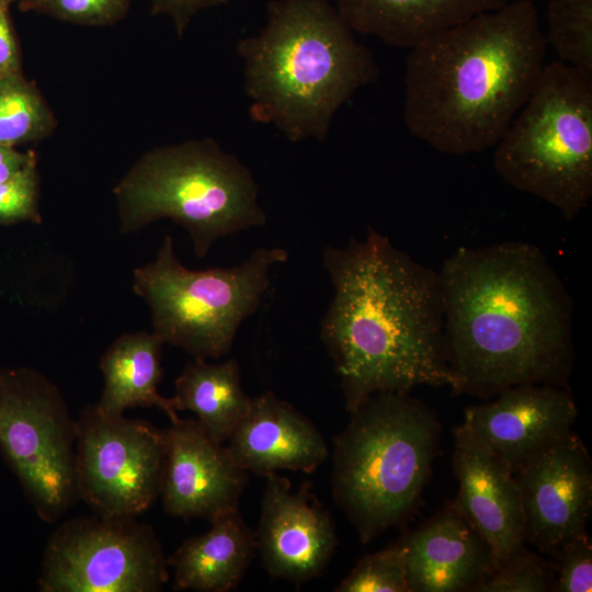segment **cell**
<instances>
[{
	"mask_svg": "<svg viewBox=\"0 0 592 592\" xmlns=\"http://www.w3.org/2000/svg\"><path fill=\"white\" fill-rule=\"evenodd\" d=\"M439 272L452 392L568 387L573 304L545 252L524 241L459 247Z\"/></svg>",
	"mask_w": 592,
	"mask_h": 592,
	"instance_id": "obj_1",
	"label": "cell"
},
{
	"mask_svg": "<svg viewBox=\"0 0 592 592\" xmlns=\"http://www.w3.org/2000/svg\"><path fill=\"white\" fill-rule=\"evenodd\" d=\"M333 298L320 338L350 413L382 391L453 386L439 272L368 228L363 240L326 247Z\"/></svg>",
	"mask_w": 592,
	"mask_h": 592,
	"instance_id": "obj_2",
	"label": "cell"
},
{
	"mask_svg": "<svg viewBox=\"0 0 592 592\" xmlns=\"http://www.w3.org/2000/svg\"><path fill=\"white\" fill-rule=\"evenodd\" d=\"M546 49L532 0L508 2L410 48L408 130L443 153L494 147L535 87Z\"/></svg>",
	"mask_w": 592,
	"mask_h": 592,
	"instance_id": "obj_3",
	"label": "cell"
},
{
	"mask_svg": "<svg viewBox=\"0 0 592 592\" xmlns=\"http://www.w3.org/2000/svg\"><path fill=\"white\" fill-rule=\"evenodd\" d=\"M243 88L253 122L289 141H322L338 110L379 69L329 0H271L266 22L240 38Z\"/></svg>",
	"mask_w": 592,
	"mask_h": 592,
	"instance_id": "obj_4",
	"label": "cell"
},
{
	"mask_svg": "<svg viewBox=\"0 0 592 592\" xmlns=\"http://www.w3.org/2000/svg\"><path fill=\"white\" fill-rule=\"evenodd\" d=\"M350 414L333 441L332 492L365 544L418 505L441 425L421 400L400 391L376 392Z\"/></svg>",
	"mask_w": 592,
	"mask_h": 592,
	"instance_id": "obj_5",
	"label": "cell"
},
{
	"mask_svg": "<svg viewBox=\"0 0 592 592\" xmlns=\"http://www.w3.org/2000/svg\"><path fill=\"white\" fill-rule=\"evenodd\" d=\"M113 193L122 234L169 218L187 231L198 258L219 238L266 221L252 172L212 138L147 151Z\"/></svg>",
	"mask_w": 592,
	"mask_h": 592,
	"instance_id": "obj_6",
	"label": "cell"
},
{
	"mask_svg": "<svg viewBox=\"0 0 592 592\" xmlns=\"http://www.w3.org/2000/svg\"><path fill=\"white\" fill-rule=\"evenodd\" d=\"M494 147L506 184L573 220L592 196V77L559 60L545 65Z\"/></svg>",
	"mask_w": 592,
	"mask_h": 592,
	"instance_id": "obj_7",
	"label": "cell"
},
{
	"mask_svg": "<svg viewBox=\"0 0 592 592\" xmlns=\"http://www.w3.org/2000/svg\"><path fill=\"white\" fill-rule=\"evenodd\" d=\"M287 258L283 248H259L239 265L194 271L166 236L155 260L134 270L133 289L149 306L152 332L163 343L194 358H218L260 306L272 266Z\"/></svg>",
	"mask_w": 592,
	"mask_h": 592,
	"instance_id": "obj_8",
	"label": "cell"
},
{
	"mask_svg": "<svg viewBox=\"0 0 592 592\" xmlns=\"http://www.w3.org/2000/svg\"><path fill=\"white\" fill-rule=\"evenodd\" d=\"M75 443L76 421L58 387L34 368L0 367V454L45 523L79 500Z\"/></svg>",
	"mask_w": 592,
	"mask_h": 592,
	"instance_id": "obj_9",
	"label": "cell"
},
{
	"mask_svg": "<svg viewBox=\"0 0 592 592\" xmlns=\"http://www.w3.org/2000/svg\"><path fill=\"white\" fill-rule=\"evenodd\" d=\"M168 562L150 525L133 516H76L50 534L37 579L42 592H157Z\"/></svg>",
	"mask_w": 592,
	"mask_h": 592,
	"instance_id": "obj_10",
	"label": "cell"
},
{
	"mask_svg": "<svg viewBox=\"0 0 592 592\" xmlns=\"http://www.w3.org/2000/svg\"><path fill=\"white\" fill-rule=\"evenodd\" d=\"M166 453L164 430L87 406L76 420L78 499L96 514L136 517L160 496Z\"/></svg>",
	"mask_w": 592,
	"mask_h": 592,
	"instance_id": "obj_11",
	"label": "cell"
},
{
	"mask_svg": "<svg viewBox=\"0 0 592 592\" xmlns=\"http://www.w3.org/2000/svg\"><path fill=\"white\" fill-rule=\"evenodd\" d=\"M520 489L524 542L558 555L587 533L592 508L591 459L572 432L511 469Z\"/></svg>",
	"mask_w": 592,
	"mask_h": 592,
	"instance_id": "obj_12",
	"label": "cell"
},
{
	"mask_svg": "<svg viewBox=\"0 0 592 592\" xmlns=\"http://www.w3.org/2000/svg\"><path fill=\"white\" fill-rule=\"evenodd\" d=\"M578 409L567 387L523 384L468 407L462 425L510 469L571 433Z\"/></svg>",
	"mask_w": 592,
	"mask_h": 592,
	"instance_id": "obj_13",
	"label": "cell"
},
{
	"mask_svg": "<svg viewBox=\"0 0 592 592\" xmlns=\"http://www.w3.org/2000/svg\"><path fill=\"white\" fill-rule=\"evenodd\" d=\"M167 453L161 486L164 511L183 520L215 517L238 509L247 471L227 447L194 419H179L164 430Z\"/></svg>",
	"mask_w": 592,
	"mask_h": 592,
	"instance_id": "obj_14",
	"label": "cell"
},
{
	"mask_svg": "<svg viewBox=\"0 0 592 592\" xmlns=\"http://www.w3.org/2000/svg\"><path fill=\"white\" fill-rule=\"evenodd\" d=\"M261 505L255 545L274 578L301 583L321 574L337 536L329 512L305 486L292 491L287 478L270 474Z\"/></svg>",
	"mask_w": 592,
	"mask_h": 592,
	"instance_id": "obj_15",
	"label": "cell"
},
{
	"mask_svg": "<svg viewBox=\"0 0 592 592\" xmlns=\"http://www.w3.org/2000/svg\"><path fill=\"white\" fill-rule=\"evenodd\" d=\"M453 467L459 482L455 503L489 546L497 569L525 543L520 489L511 469L462 424L454 430Z\"/></svg>",
	"mask_w": 592,
	"mask_h": 592,
	"instance_id": "obj_16",
	"label": "cell"
},
{
	"mask_svg": "<svg viewBox=\"0 0 592 592\" xmlns=\"http://www.w3.org/2000/svg\"><path fill=\"white\" fill-rule=\"evenodd\" d=\"M399 542L409 592L475 591L496 569L489 546L455 502Z\"/></svg>",
	"mask_w": 592,
	"mask_h": 592,
	"instance_id": "obj_17",
	"label": "cell"
},
{
	"mask_svg": "<svg viewBox=\"0 0 592 592\" xmlns=\"http://www.w3.org/2000/svg\"><path fill=\"white\" fill-rule=\"evenodd\" d=\"M228 441L232 459L262 476L280 469L312 473L328 456L326 441L312 422L272 391L251 399Z\"/></svg>",
	"mask_w": 592,
	"mask_h": 592,
	"instance_id": "obj_18",
	"label": "cell"
},
{
	"mask_svg": "<svg viewBox=\"0 0 592 592\" xmlns=\"http://www.w3.org/2000/svg\"><path fill=\"white\" fill-rule=\"evenodd\" d=\"M349 26L384 43L412 48L509 0H334Z\"/></svg>",
	"mask_w": 592,
	"mask_h": 592,
	"instance_id": "obj_19",
	"label": "cell"
},
{
	"mask_svg": "<svg viewBox=\"0 0 592 592\" xmlns=\"http://www.w3.org/2000/svg\"><path fill=\"white\" fill-rule=\"evenodd\" d=\"M208 532L193 536L167 559L174 569V590L227 592L236 588L254 557L255 535L238 509L213 521Z\"/></svg>",
	"mask_w": 592,
	"mask_h": 592,
	"instance_id": "obj_20",
	"label": "cell"
},
{
	"mask_svg": "<svg viewBox=\"0 0 592 592\" xmlns=\"http://www.w3.org/2000/svg\"><path fill=\"white\" fill-rule=\"evenodd\" d=\"M163 342L153 333H124L106 349L100 358L104 387L96 408L105 414L118 415L135 407H157L171 422L180 418L174 400L158 391L162 378Z\"/></svg>",
	"mask_w": 592,
	"mask_h": 592,
	"instance_id": "obj_21",
	"label": "cell"
},
{
	"mask_svg": "<svg viewBox=\"0 0 592 592\" xmlns=\"http://www.w3.org/2000/svg\"><path fill=\"white\" fill-rule=\"evenodd\" d=\"M173 400L177 411L194 412L208 435L221 444L230 439L251 405L241 387L236 360L209 364L193 358L175 380Z\"/></svg>",
	"mask_w": 592,
	"mask_h": 592,
	"instance_id": "obj_22",
	"label": "cell"
},
{
	"mask_svg": "<svg viewBox=\"0 0 592 592\" xmlns=\"http://www.w3.org/2000/svg\"><path fill=\"white\" fill-rule=\"evenodd\" d=\"M57 121L35 88L21 73L0 79V145L13 147L48 136Z\"/></svg>",
	"mask_w": 592,
	"mask_h": 592,
	"instance_id": "obj_23",
	"label": "cell"
},
{
	"mask_svg": "<svg viewBox=\"0 0 592 592\" xmlns=\"http://www.w3.org/2000/svg\"><path fill=\"white\" fill-rule=\"evenodd\" d=\"M547 22L559 61L592 77V0H550Z\"/></svg>",
	"mask_w": 592,
	"mask_h": 592,
	"instance_id": "obj_24",
	"label": "cell"
},
{
	"mask_svg": "<svg viewBox=\"0 0 592 592\" xmlns=\"http://www.w3.org/2000/svg\"><path fill=\"white\" fill-rule=\"evenodd\" d=\"M339 592H409L403 549L398 540L364 556L337 587Z\"/></svg>",
	"mask_w": 592,
	"mask_h": 592,
	"instance_id": "obj_25",
	"label": "cell"
},
{
	"mask_svg": "<svg viewBox=\"0 0 592 592\" xmlns=\"http://www.w3.org/2000/svg\"><path fill=\"white\" fill-rule=\"evenodd\" d=\"M554 569L524 546L477 585L478 592H544L553 589Z\"/></svg>",
	"mask_w": 592,
	"mask_h": 592,
	"instance_id": "obj_26",
	"label": "cell"
},
{
	"mask_svg": "<svg viewBox=\"0 0 592 592\" xmlns=\"http://www.w3.org/2000/svg\"><path fill=\"white\" fill-rule=\"evenodd\" d=\"M132 0H20V9L84 26L113 25L123 20Z\"/></svg>",
	"mask_w": 592,
	"mask_h": 592,
	"instance_id": "obj_27",
	"label": "cell"
},
{
	"mask_svg": "<svg viewBox=\"0 0 592 592\" xmlns=\"http://www.w3.org/2000/svg\"><path fill=\"white\" fill-rule=\"evenodd\" d=\"M39 182L36 160L20 172L0 182V225L21 221L42 223L39 213Z\"/></svg>",
	"mask_w": 592,
	"mask_h": 592,
	"instance_id": "obj_28",
	"label": "cell"
},
{
	"mask_svg": "<svg viewBox=\"0 0 592 592\" xmlns=\"http://www.w3.org/2000/svg\"><path fill=\"white\" fill-rule=\"evenodd\" d=\"M557 556L560 563L551 591L591 592L592 545L588 533L567 542Z\"/></svg>",
	"mask_w": 592,
	"mask_h": 592,
	"instance_id": "obj_29",
	"label": "cell"
},
{
	"mask_svg": "<svg viewBox=\"0 0 592 592\" xmlns=\"http://www.w3.org/2000/svg\"><path fill=\"white\" fill-rule=\"evenodd\" d=\"M229 0H150L151 15H167L182 38L192 18L201 10L227 4Z\"/></svg>",
	"mask_w": 592,
	"mask_h": 592,
	"instance_id": "obj_30",
	"label": "cell"
},
{
	"mask_svg": "<svg viewBox=\"0 0 592 592\" xmlns=\"http://www.w3.org/2000/svg\"><path fill=\"white\" fill-rule=\"evenodd\" d=\"M20 57L7 9L0 8V79L20 73Z\"/></svg>",
	"mask_w": 592,
	"mask_h": 592,
	"instance_id": "obj_31",
	"label": "cell"
},
{
	"mask_svg": "<svg viewBox=\"0 0 592 592\" xmlns=\"http://www.w3.org/2000/svg\"><path fill=\"white\" fill-rule=\"evenodd\" d=\"M33 159V152H19L11 146L0 145V182L15 175Z\"/></svg>",
	"mask_w": 592,
	"mask_h": 592,
	"instance_id": "obj_32",
	"label": "cell"
},
{
	"mask_svg": "<svg viewBox=\"0 0 592 592\" xmlns=\"http://www.w3.org/2000/svg\"><path fill=\"white\" fill-rule=\"evenodd\" d=\"M13 1H16V0H0V8L8 9V5Z\"/></svg>",
	"mask_w": 592,
	"mask_h": 592,
	"instance_id": "obj_33",
	"label": "cell"
}]
</instances>
